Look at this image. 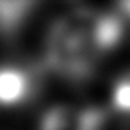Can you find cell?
Returning <instances> with one entry per match:
<instances>
[{
  "label": "cell",
  "mask_w": 130,
  "mask_h": 130,
  "mask_svg": "<svg viewBox=\"0 0 130 130\" xmlns=\"http://www.w3.org/2000/svg\"><path fill=\"white\" fill-rule=\"evenodd\" d=\"M100 59L102 55L89 43L75 10L61 14L47 28L41 67L49 73L71 83H85L95 75Z\"/></svg>",
  "instance_id": "6da1fadb"
},
{
  "label": "cell",
  "mask_w": 130,
  "mask_h": 130,
  "mask_svg": "<svg viewBox=\"0 0 130 130\" xmlns=\"http://www.w3.org/2000/svg\"><path fill=\"white\" fill-rule=\"evenodd\" d=\"M106 112L98 106H53L43 112L39 130H104Z\"/></svg>",
  "instance_id": "7a4b0ae2"
},
{
  "label": "cell",
  "mask_w": 130,
  "mask_h": 130,
  "mask_svg": "<svg viewBox=\"0 0 130 130\" xmlns=\"http://www.w3.org/2000/svg\"><path fill=\"white\" fill-rule=\"evenodd\" d=\"M37 91V73L28 67L0 65V108H14L28 102Z\"/></svg>",
  "instance_id": "3957f363"
},
{
  "label": "cell",
  "mask_w": 130,
  "mask_h": 130,
  "mask_svg": "<svg viewBox=\"0 0 130 130\" xmlns=\"http://www.w3.org/2000/svg\"><path fill=\"white\" fill-rule=\"evenodd\" d=\"M32 10H37V2H30V0L0 2V37L14 39L22 30Z\"/></svg>",
  "instance_id": "277c9868"
},
{
  "label": "cell",
  "mask_w": 130,
  "mask_h": 130,
  "mask_svg": "<svg viewBox=\"0 0 130 130\" xmlns=\"http://www.w3.org/2000/svg\"><path fill=\"white\" fill-rule=\"evenodd\" d=\"M110 102H112L114 112H118L122 116H130V71L120 75L114 81Z\"/></svg>",
  "instance_id": "5b68a950"
},
{
  "label": "cell",
  "mask_w": 130,
  "mask_h": 130,
  "mask_svg": "<svg viewBox=\"0 0 130 130\" xmlns=\"http://www.w3.org/2000/svg\"><path fill=\"white\" fill-rule=\"evenodd\" d=\"M118 14H120L122 18H128V20H130V2L118 4Z\"/></svg>",
  "instance_id": "8992f818"
}]
</instances>
